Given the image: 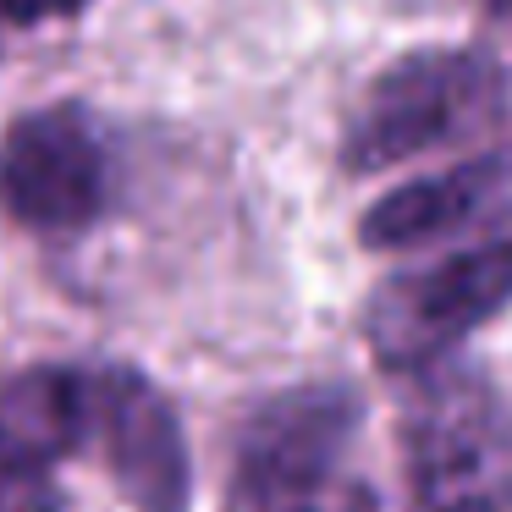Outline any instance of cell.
I'll use <instances>...</instances> for the list:
<instances>
[{"label":"cell","instance_id":"cell-4","mask_svg":"<svg viewBox=\"0 0 512 512\" xmlns=\"http://www.w3.org/2000/svg\"><path fill=\"white\" fill-rule=\"evenodd\" d=\"M358 397L347 386H298L259 402L237 435L232 501H342L364 507L347 474Z\"/></svg>","mask_w":512,"mask_h":512},{"label":"cell","instance_id":"cell-6","mask_svg":"<svg viewBox=\"0 0 512 512\" xmlns=\"http://www.w3.org/2000/svg\"><path fill=\"white\" fill-rule=\"evenodd\" d=\"M89 446L138 512H188L193 463L171 397L127 364L89 369Z\"/></svg>","mask_w":512,"mask_h":512},{"label":"cell","instance_id":"cell-7","mask_svg":"<svg viewBox=\"0 0 512 512\" xmlns=\"http://www.w3.org/2000/svg\"><path fill=\"white\" fill-rule=\"evenodd\" d=\"M512 177L507 155H474L463 166H446L435 177H419L408 188L386 193L380 204H369V215L358 221L364 248H419L435 237L457 232L468 215H479L490 204V193H501V182Z\"/></svg>","mask_w":512,"mask_h":512},{"label":"cell","instance_id":"cell-11","mask_svg":"<svg viewBox=\"0 0 512 512\" xmlns=\"http://www.w3.org/2000/svg\"><path fill=\"white\" fill-rule=\"evenodd\" d=\"M226 512H364L342 501H226Z\"/></svg>","mask_w":512,"mask_h":512},{"label":"cell","instance_id":"cell-10","mask_svg":"<svg viewBox=\"0 0 512 512\" xmlns=\"http://www.w3.org/2000/svg\"><path fill=\"white\" fill-rule=\"evenodd\" d=\"M83 6L89 0H0V17H12V23H50V17H72Z\"/></svg>","mask_w":512,"mask_h":512},{"label":"cell","instance_id":"cell-2","mask_svg":"<svg viewBox=\"0 0 512 512\" xmlns=\"http://www.w3.org/2000/svg\"><path fill=\"white\" fill-rule=\"evenodd\" d=\"M402 468L424 512H512V402L463 364L419 369L402 402Z\"/></svg>","mask_w":512,"mask_h":512},{"label":"cell","instance_id":"cell-3","mask_svg":"<svg viewBox=\"0 0 512 512\" xmlns=\"http://www.w3.org/2000/svg\"><path fill=\"white\" fill-rule=\"evenodd\" d=\"M512 303V232L435 259L424 270L386 281L364 309V342L375 364L397 375L441 364L463 336L496 320Z\"/></svg>","mask_w":512,"mask_h":512},{"label":"cell","instance_id":"cell-12","mask_svg":"<svg viewBox=\"0 0 512 512\" xmlns=\"http://www.w3.org/2000/svg\"><path fill=\"white\" fill-rule=\"evenodd\" d=\"M485 6H496V12H512V0H485Z\"/></svg>","mask_w":512,"mask_h":512},{"label":"cell","instance_id":"cell-9","mask_svg":"<svg viewBox=\"0 0 512 512\" xmlns=\"http://www.w3.org/2000/svg\"><path fill=\"white\" fill-rule=\"evenodd\" d=\"M56 468H39V463H23V457L0 452V512H61V485Z\"/></svg>","mask_w":512,"mask_h":512},{"label":"cell","instance_id":"cell-5","mask_svg":"<svg viewBox=\"0 0 512 512\" xmlns=\"http://www.w3.org/2000/svg\"><path fill=\"white\" fill-rule=\"evenodd\" d=\"M111 160L83 105H45L0 138V199L34 232H78L105 210Z\"/></svg>","mask_w":512,"mask_h":512},{"label":"cell","instance_id":"cell-1","mask_svg":"<svg viewBox=\"0 0 512 512\" xmlns=\"http://www.w3.org/2000/svg\"><path fill=\"white\" fill-rule=\"evenodd\" d=\"M507 116V72L490 50L430 45L397 56L364 89L347 116V171H386L430 149H457L485 138Z\"/></svg>","mask_w":512,"mask_h":512},{"label":"cell","instance_id":"cell-8","mask_svg":"<svg viewBox=\"0 0 512 512\" xmlns=\"http://www.w3.org/2000/svg\"><path fill=\"white\" fill-rule=\"evenodd\" d=\"M89 446V369L39 364L0 380V452L56 468Z\"/></svg>","mask_w":512,"mask_h":512}]
</instances>
